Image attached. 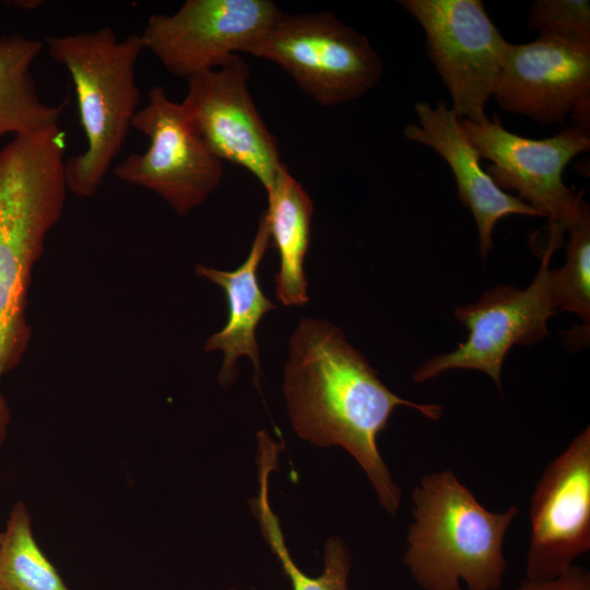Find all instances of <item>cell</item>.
<instances>
[{"mask_svg":"<svg viewBox=\"0 0 590 590\" xmlns=\"http://www.w3.org/2000/svg\"><path fill=\"white\" fill-rule=\"evenodd\" d=\"M283 391L292 427L319 447L340 446L361 465L380 506L396 516L401 489L377 444L397 406L438 421L439 404L400 398L333 323L302 318L291 339Z\"/></svg>","mask_w":590,"mask_h":590,"instance_id":"1","label":"cell"},{"mask_svg":"<svg viewBox=\"0 0 590 590\" xmlns=\"http://www.w3.org/2000/svg\"><path fill=\"white\" fill-rule=\"evenodd\" d=\"M64 151L59 125L16 135L0 150V382L31 341L27 295L46 237L62 215ZM10 422L0 389V450Z\"/></svg>","mask_w":590,"mask_h":590,"instance_id":"2","label":"cell"},{"mask_svg":"<svg viewBox=\"0 0 590 590\" xmlns=\"http://www.w3.org/2000/svg\"><path fill=\"white\" fill-rule=\"evenodd\" d=\"M403 563L423 590H500L503 545L520 510L489 511L449 469L425 474L412 494Z\"/></svg>","mask_w":590,"mask_h":590,"instance_id":"3","label":"cell"},{"mask_svg":"<svg viewBox=\"0 0 590 590\" xmlns=\"http://www.w3.org/2000/svg\"><path fill=\"white\" fill-rule=\"evenodd\" d=\"M50 57L69 72L86 149L64 162L69 191L93 197L120 152L139 109L137 62L144 50L140 35L119 39L111 27L48 36Z\"/></svg>","mask_w":590,"mask_h":590,"instance_id":"4","label":"cell"},{"mask_svg":"<svg viewBox=\"0 0 590 590\" xmlns=\"http://www.w3.org/2000/svg\"><path fill=\"white\" fill-rule=\"evenodd\" d=\"M244 52L278 64L326 107L365 95L384 68L368 38L329 12L281 11Z\"/></svg>","mask_w":590,"mask_h":590,"instance_id":"5","label":"cell"},{"mask_svg":"<svg viewBox=\"0 0 590 590\" xmlns=\"http://www.w3.org/2000/svg\"><path fill=\"white\" fill-rule=\"evenodd\" d=\"M563 232L552 225L540 270L528 288L497 285L476 302L456 308V318L469 331L467 340L455 351L424 362L412 375L415 382L450 369H475L491 377L502 392V367L509 350L532 345L547 335V319L556 312L550 294V262Z\"/></svg>","mask_w":590,"mask_h":590,"instance_id":"6","label":"cell"},{"mask_svg":"<svg viewBox=\"0 0 590 590\" xmlns=\"http://www.w3.org/2000/svg\"><path fill=\"white\" fill-rule=\"evenodd\" d=\"M422 26L426 49L452 99L459 119L488 120L508 44L481 0H400Z\"/></svg>","mask_w":590,"mask_h":590,"instance_id":"7","label":"cell"},{"mask_svg":"<svg viewBox=\"0 0 590 590\" xmlns=\"http://www.w3.org/2000/svg\"><path fill=\"white\" fill-rule=\"evenodd\" d=\"M150 140L143 153H132L114 168L115 176L163 198L180 216L201 205L220 186L223 162L208 148L180 103L163 86L148 92V102L132 120Z\"/></svg>","mask_w":590,"mask_h":590,"instance_id":"8","label":"cell"},{"mask_svg":"<svg viewBox=\"0 0 590 590\" xmlns=\"http://www.w3.org/2000/svg\"><path fill=\"white\" fill-rule=\"evenodd\" d=\"M498 188L516 190L523 202L567 229L579 214L582 193L568 188L563 173L568 163L590 149V133L575 126L553 137L533 140L506 130L494 115L484 123L460 119Z\"/></svg>","mask_w":590,"mask_h":590,"instance_id":"9","label":"cell"},{"mask_svg":"<svg viewBox=\"0 0 590 590\" xmlns=\"http://www.w3.org/2000/svg\"><path fill=\"white\" fill-rule=\"evenodd\" d=\"M280 13L270 0H187L172 14H152L140 37L170 74L187 80L244 52Z\"/></svg>","mask_w":590,"mask_h":590,"instance_id":"10","label":"cell"},{"mask_svg":"<svg viewBox=\"0 0 590 590\" xmlns=\"http://www.w3.org/2000/svg\"><path fill=\"white\" fill-rule=\"evenodd\" d=\"M249 78L248 64L236 55L221 68L188 78L180 105L212 153L244 167L268 192L284 163L251 98Z\"/></svg>","mask_w":590,"mask_h":590,"instance_id":"11","label":"cell"},{"mask_svg":"<svg viewBox=\"0 0 590 590\" xmlns=\"http://www.w3.org/2000/svg\"><path fill=\"white\" fill-rule=\"evenodd\" d=\"M526 579L564 574L590 551V427L544 469L530 503Z\"/></svg>","mask_w":590,"mask_h":590,"instance_id":"12","label":"cell"},{"mask_svg":"<svg viewBox=\"0 0 590 590\" xmlns=\"http://www.w3.org/2000/svg\"><path fill=\"white\" fill-rule=\"evenodd\" d=\"M493 97L504 111L564 123L590 103V42L539 35L508 44Z\"/></svg>","mask_w":590,"mask_h":590,"instance_id":"13","label":"cell"},{"mask_svg":"<svg viewBox=\"0 0 590 590\" xmlns=\"http://www.w3.org/2000/svg\"><path fill=\"white\" fill-rule=\"evenodd\" d=\"M414 110L418 121L405 127L404 137L430 148L449 165L458 199L474 216L482 259H486L492 250L493 228L499 220L514 214L541 216L531 205L498 188L482 169L481 156L461 120L444 102L433 106L420 101Z\"/></svg>","mask_w":590,"mask_h":590,"instance_id":"14","label":"cell"},{"mask_svg":"<svg viewBox=\"0 0 590 590\" xmlns=\"http://www.w3.org/2000/svg\"><path fill=\"white\" fill-rule=\"evenodd\" d=\"M270 231L266 213L259 217L258 229L245 260L233 271H223L198 264L196 274L220 286L226 296L228 318L225 327L210 335L206 352L222 351L223 362L219 384L231 385L237 376V359L248 356L255 368V382L259 385L261 363L256 330L263 316L276 308L262 292L257 271L270 243Z\"/></svg>","mask_w":590,"mask_h":590,"instance_id":"15","label":"cell"},{"mask_svg":"<svg viewBox=\"0 0 590 590\" xmlns=\"http://www.w3.org/2000/svg\"><path fill=\"white\" fill-rule=\"evenodd\" d=\"M267 193L268 208L264 213L270 238L280 259L275 295L284 306H303L309 300L304 267L310 241L314 203L285 164Z\"/></svg>","mask_w":590,"mask_h":590,"instance_id":"16","label":"cell"},{"mask_svg":"<svg viewBox=\"0 0 590 590\" xmlns=\"http://www.w3.org/2000/svg\"><path fill=\"white\" fill-rule=\"evenodd\" d=\"M44 48V40L19 33L0 37V139L39 131L59 122L66 104H45L31 71Z\"/></svg>","mask_w":590,"mask_h":590,"instance_id":"17","label":"cell"},{"mask_svg":"<svg viewBox=\"0 0 590 590\" xmlns=\"http://www.w3.org/2000/svg\"><path fill=\"white\" fill-rule=\"evenodd\" d=\"M275 463L262 458L258 461L259 493L250 506L259 521L262 535L281 563L293 590H351L349 577L351 571V552L347 544L339 536L327 540L323 552V571L318 577L304 574L292 559L284 543L279 518L269 502V475L275 470Z\"/></svg>","mask_w":590,"mask_h":590,"instance_id":"18","label":"cell"},{"mask_svg":"<svg viewBox=\"0 0 590 590\" xmlns=\"http://www.w3.org/2000/svg\"><path fill=\"white\" fill-rule=\"evenodd\" d=\"M0 590H70L38 545L22 500L12 505L0 538Z\"/></svg>","mask_w":590,"mask_h":590,"instance_id":"19","label":"cell"},{"mask_svg":"<svg viewBox=\"0 0 590 590\" xmlns=\"http://www.w3.org/2000/svg\"><path fill=\"white\" fill-rule=\"evenodd\" d=\"M564 267L550 269V294L556 311L581 317L583 342L589 340L590 322V210L583 201L579 214L569 224ZM578 331V332H579Z\"/></svg>","mask_w":590,"mask_h":590,"instance_id":"20","label":"cell"},{"mask_svg":"<svg viewBox=\"0 0 590 590\" xmlns=\"http://www.w3.org/2000/svg\"><path fill=\"white\" fill-rule=\"evenodd\" d=\"M527 24L540 35L590 42V2L536 0L530 8Z\"/></svg>","mask_w":590,"mask_h":590,"instance_id":"21","label":"cell"},{"mask_svg":"<svg viewBox=\"0 0 590 590\" xmlns=\"http://www.w3.org/2000/svg\"><path fill=\"white\" fill-rule=\"evenodd\" d=\"M515 590H590V573L583 566L575 564L564 574L551 579H524Z\"/></svg>","mask_w":590,"mask_h":590,"instance_id":"22","label":"cell"},{"mask_svg":"<svg viewBox=\"0 0 590 590\" xmlns=\"http://www.w3.org/2000/svg\"><path fill=\"white\" fill-rule=\"evenodd\" d=\"M12 5L25 9H32L39 5L40 1H12Z\"/></svg>","mask_w":590,"mask_h":590,"instance_id":"23","label":"cell"},{"mask_svg":"<svg viewBox=\"0 0 590 590\" xmlns=\"http://www.w3.org/2000/svg\"><path fill=\"white\" fill-rule=\"evenodd\" d=\"M1 534H2V532L0 531V538H1Z\"/></svg>","mask_w":590,"mask_h":590,"instance_id":"24","label":"cell"}]
</instances>
